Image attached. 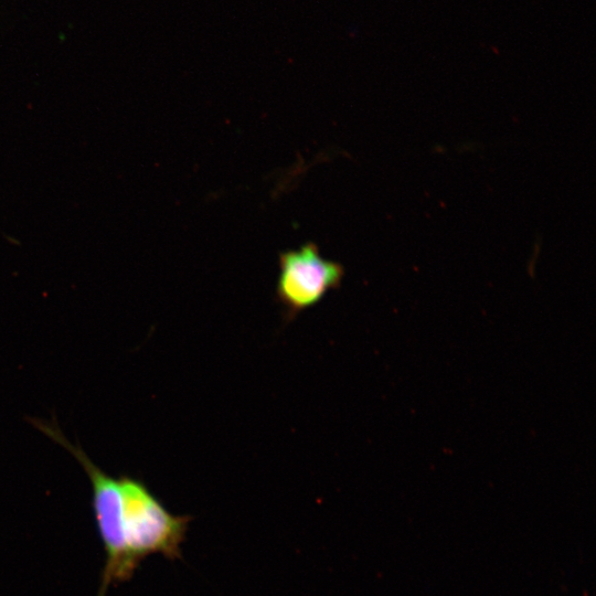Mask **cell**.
Masks as SVG:
<instances>
[{
  "instance_id": "obj_2",
  "label": "cell",
  "mask_w": 596,
  "mask_h": 596,
  "mask_svg": "<svg viewBox=\"0 0 596 596\" xmlns=\"http://www.w3.org/2000/svg\"><path fill=\"white\" fill-rule=\"evenodd\" d=\"M118 481L123 530L132 560L139 565L150 554L179 557L189 518L169 513L141 481L129 476Z\"/></svg>"
},
{
  "instance_id": "obj_3",
  "label": "cell",
  "mask_w": 596,
  "mask_h": 596,
  "mask_svg": "<svg viewBox=\"0 0 596 596\" xmlns=\"http://www.w3.org/2000/svg\"><path fill=\"white\" fill-rule=\"evenodd\" d=\"M276 295L287 316L317 305L344 276L341 264L323 258L315 243L279 254Z\"/></svg>"
},
{
  "instance_id": "obj_1",
  "label": "cell",
  "mask_w": 596,
  "mask_h": 596,
  "mask_svg": "<svg viewBox=\"0 0 596 596\" xmlns=\"http://www.w3.org/2000/svg\"><path fill=\"white\" fill-rule=\"evenodd\" d=\"M56 444L68 450L85 470L92 486V508L104 551L105 563L97 596H106L110 584L128 581L138 564L132 560L124 535L118 478L96 466L79 445L72 444L53 423L31 421Z\"/></svg>"
}]
</instances>
